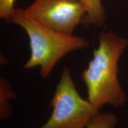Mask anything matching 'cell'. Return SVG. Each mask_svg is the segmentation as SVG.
I'll use <instances>...</instances> for the list:
<instances>
[{
	"label": "cell",
	"mask_w": 128,
	"mask_h": 128,
	"mask_svg": "<svg viewBox=\"0 0 128 128\" xmlns=\"http://www.w3.org/2000/svg\"><path fill=\"white\" fill-rule=\"evenodd\" d=\"M128 46V39L113 31L100 33L97 48L87 68L81 74L87 100L97 110L106 104L122 106L126 95L118 80V61Z\"/></svg>",
	"instance_id": "cell-1"
},
{
	"label": "cell",
	"mask_w": 128,
	"mask_h": 128,
	"mask_svg": "<svg viewBox=\"0 0 128 128\" xmlns=\"http://www.w3.org/2000/svg\"><path fill=\"white\" fill-rule=\"evenodd\" d=\"M10 22L23 28L29 39L30 56L24 69L39 67L40 75L44 79L64 56L88 45L83 37L63 34L48 28L28 17L20 8H14Z\"/></svg>",
	"instance_id": "cell-2"
},
{
	"label": "cell",
	"mask_w": 128,
	"mask_h": 128,
	"mask_svg": "<svg viewBox=\"0 0 128 128\" xmlns=\"http://www.w3.org/2000/svg\"><path fill=\"white\" fill-rule=\"evenodd\" d=\"M50 106V118L40 128H87L90 121L100 113L80 96L66 66H64Z\"/></svg>",
	"instance_id": "cell-3"
},
{
	"label": "cell",
	"mask_w": 128,
	"mask_h": 128,
	"mask_svg": "<svg viewBox=\"0 0 128 128\" xmlns=\"http://www.w3.org/2000/svg\"><path fill=\"white\" fill-rule=\"evenodd\" d=\"M23 12L44 26L69 35L74 34L86 14L78 0H34Z\"/></svg>",
	"instance_id": "cell-4"
},
{
	"label": "cell",
	"mask_w": 128,
	"mask_h": 128,
	"mask_svg": "<svg viewBox=\"0 0 128 128\" xmlns=\"http://www.w3.org/2000/svg\"><path fill=\"white\" fill-rule=\"evenodd\" d=\"M86 11L84 23L87 25L102 26L106 18V12L102 0H78Z\"/></svg>",
	"instance_id": "cell-5"
},
{
	"label": "cell",
	"mask_w": 128,
	"mask_h": 128,
	"mask_svg": "<svg viewBox=\"0 0 128 128\" xmlns=\"http://www.w3.org/2000/svg\"><path fill=\"white\" fill-rule=\"evenodd\" d=\"M17 94L12 91V86L4 77L0 78V118L5 120L12 115V108L9 100L16 98Z\"/></svg>",
	"instance_id": "cell-6"
},
{
	"label": "cell",
	"mask_w": 128,
	"mask_h": 128,
	"mask_svg": "<svg viewBox=\"0 0 128 128\" xmlns=\"http://www.w3.org/2000/svg\"><path fill=\"white\" fill-rule=\"evenodd\" d=\"M118 118L110 112L98 113L87 126V128H116Z\"/></svg>",
	"instance_id": "cell-7"
},
{
	"label": "cell",
	"mask_w": 128,
	"mask_h": 128,
	"mask_svg": "<svg viewBox=\"0 0 128 128\" xmlns=\"http://www.w3.org/2000/svg\"><path fill=\"white\" fill-rule=\"evenodd\" d=\"M15 0H0V18L10 22L14 9Z\"/></svg>",
	"instance_id": "cell-8"
}]
</instances>
